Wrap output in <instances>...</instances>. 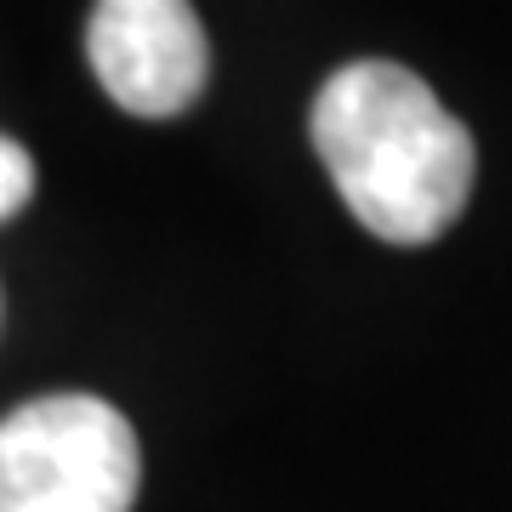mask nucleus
<instances>
[{
	"mask_svg": "<svg viewBox=\"0 0 512 512\" xmlns=\"http://www.w3.org/2000/svg\"><path fill=\"white\" fill-rule=\"evenodd\" d=\"M313 148L348 211L387 245H427L473 194V137L404 63H348L313 97Z\"/></svg>",
	"mask_w": 512,
	"mask_h": 512,
	"instance_id": "f257e3e1",
	"label": "nucleus"
},
{
	"mask_svg": "<svg viewBox=\"0 0 512 512\" xmlns=\"http://www.w3.org/2000/svg\"><path fill=\"white\" fill-rule=\"evenodd\" d=\"M137 433L109 399L46 393L0 421V512H131Z\"/></svg>",
	"mask_w": 512,
	"mask_h": 512,
	"instance_id": "f03ea898",
	"label": "nucleus"
},
{
	"mask_svg": "<svg viewBox=\"0 0 512 512\" xmlns=\"http://www.w3.org/2000/svg\"><path fill=\"white\" fill-rule=\"evenodd\" d=\"M97 86L137 120H171L205 92V29L188 0H97L86 23Z\"/></svg>",
	"mask_w": 512,
	"mask_h": 512,
	"instance_id": "7ed1b4c3",
	"label": "nucleus"
},
{
	"mask_svg": "<svg viewBox=\"0 0 512 512\" xmlns=\"http://www.w3.org/2000/svg\"><path fill=\"white\" fill-rule=\"evenodd\" d=\"M29 194H35V165H29L23 143L0 137V222L12 217V211L29 200Z\"/></svg>",
	"mask_w": 512,
	"mask_h": 512,
	"instance_id": "20e7f679",
	"label": "nucleus"
}]
</instances>
